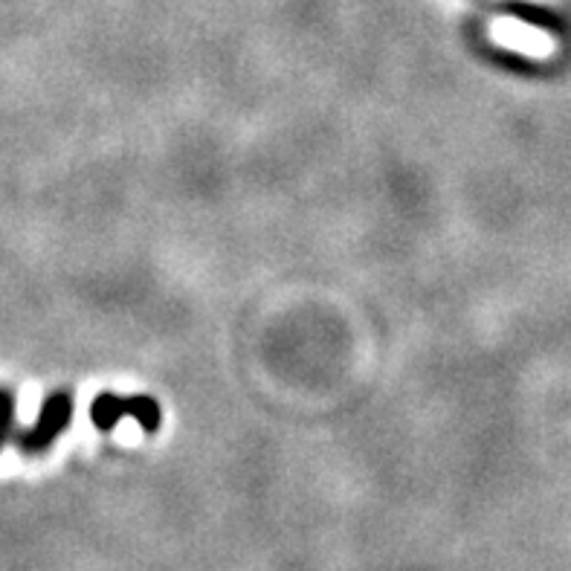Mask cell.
I'll return each instance as SVG.
<instances>
[{
	"instance_id": "obj_2",
	"label": "cell",
	"mask_w": 571,
	"mask_h": 571,
	"mask_svg": "<svg viewBox=\"0 0 571 571\" xmlns=\"http://www.w3.org/2000/svg\"><path fill=\"white\" fill-rule=\"evenodd\" d=\"M90 415H93V423L99 430H114L123 415H128V397L119 395H99L90 406Z\"/></svg>"
},
{
	"instance_id": "obj_1",
	"label": "cell",
	"mask_w": 571,
	"mask_h": 571,
	"mask_svg": "<svg viewBox=\"0 0 571 571\" xmlns=\"http://www.w3.org/2000/svg\"><path fill=\"white\" fill-rule=\"evenodd\" d=\"M73 418V397L67 392H59L45 404L41 415H38V423L33 430L21 439V449L36 456V453H45L50 444H53L59 435H62L67 427H71Z\"/></svg>"
}]
</instances>
